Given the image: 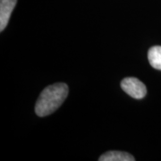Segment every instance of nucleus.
Returning a JSON list of instances; mask_svg holds the SVG:
<instances>
[{
	"mask_svg": "<svg viewBox=\"0 0 161 161\" xmlns=\"http://www.w3.org/2000/svg\"><path fill=\"white\" fill-rule=\"evenodd\" d=\"M148 59L153 68L161 71V47L155 46L150 47L148 52Z\"/></svg>",
	"mask_w": 161,
	"mask_h": 161,
	"instance_id": "obj_5",
	"label": "nucleus"
},
{
	"mask_svg": "<svg viewBox=\"0 0 161 161\" xmlns=\"http://www.w3.org/2000/svg\"><path fill=\"white\" fill-rule=\"evenodd\" d=\"M121 88L129 96L136 99L143 98L147 94V88L143 82L134 77L125 78L121 81Z\"/></svg>",
	"mask_w": 161,
	"mask_h": 161,
	"instance_id": "obj_2",
	"label": "nucleus"
},
{
	"mask_svg": "<svg viewBox=\"0 0 161 161\" xmlns=\"http://www.w3.org/2000/svg\"><path fill=\"white\" fill-rule=\"evenodd\" d=\"M68 96V86L65 83H55L45 88L35 105V113L40 117L54 113Z\"/></svg>",
	"mask_w": 161,
	"mask_h": 161,
	"instance_id": "obj_1",
	"label": "nucleus"
},
{
	"mask_svg": "<svg viewBox=\"0 0 161 161\" xmlns=\"http://www.w3.org/2000/svg\"><path fill=\"white\" fill-rule=\"evenodd\" d=\"M99 161H134L133 156L123 151H108L98 158Z\"/></svg>",
	"mask_w": 161,
	"mask_h": 161,
	"instance_id": "obj_4",
	"label": "nucleus"
},
{
	"mask_svg": "<svg viewBox=\"0 0 161 161\" xmlns=\"http://www.w3.org/2000/svg\"><path fill=\"white\" fill-rule=\"evenodd\" d=\"M17 0H0V31L6 29Z\"/></svg>",
	"mask_w": 161,
	"mask_h": 161,
	"instance_id": "obj_3",
	"label": "nucleus"
}]
</instances>
